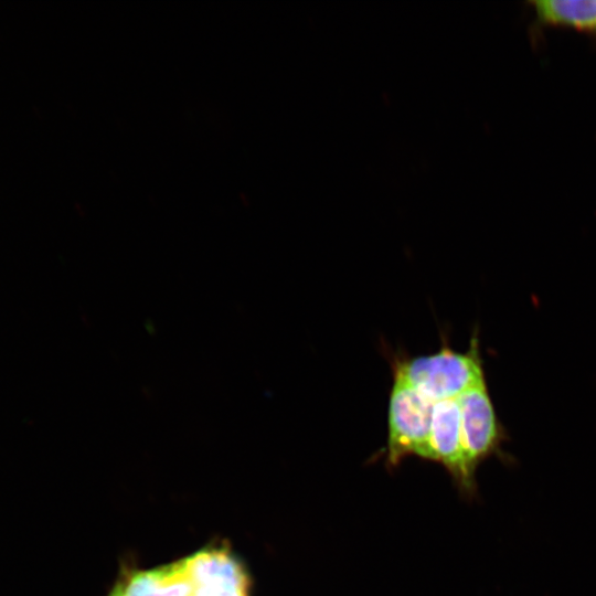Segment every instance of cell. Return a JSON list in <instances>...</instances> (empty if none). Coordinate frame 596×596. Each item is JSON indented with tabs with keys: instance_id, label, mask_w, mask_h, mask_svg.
Segmentation results:
<instances>
[{
	"instance_id": "ba28073f",
	"label": "cell",
	"mask_w": 596,
	"mask_h": 596,
	"mask_svg": "<svg viewBox=\"0 0 596 596\" xmlns=\"http://www.w3.org/2000/svg\"><path fill=\"white\" fill-rule=\"evenodd\" d=\"M196 596H247L246 587L219 585L195 588Z\"/></svg>"
},
{
	"instance_id": "7a4b0ae2",
	"label": "cell",
	"mask_w": 596,
	"mask_h": 596,
	"mask_svg": "<svg viewBox=\"0 0 596 596\" xmlns=\"http://www.w3.org/2000/svg\"><path fill=\"white\" fill-rule=\"evenodd\" d=\"M434 402L424 397L397 374L389 398L385 462L395 468L409 455L430 460Z\"/></svg>"
},
{
	"instance_id": "277c9868",
	"label": "cell",
	"mask_w": 596,
	"mask_h": 596,
	"mask_svg": "<svg viewBox=\"0 0 596 596\" xmlns=\"http://www.w3.org/2000/svg\"><path fill=\"white\" fill-rule=\"evenodd\" d=\"M430 453V460L447 469L462 493L475 494L476 481L468 469L462 447L457 398L434 403Z\"/></svg>"
},
{
	"instance_id": "6da1fadb",
	"label": "cell",
	"mask_w": 596,
	"mask_h": 596,
	"mask_svg": "<svg viewBox=\"0 0 596 596\" xmlns=\"http://www.w3.org/2000/svg\"><path fill=\"white\" fill-rule=\"evenodd\" d=\"M428 355L393 358V374L401 376L432 402L456 400L468 389L486 381L477 334L466 352L453 350L448 342Z\"/></svg>"
},
{
	"instance_id": "3957f363",
	"label": "cell",
	"mask_w": 596,
	"mask_h": 596,
	"mask_svg": "<svg viewBox=\"0 0 596 596\" xmlns=\"http://www.w3.org/2000/svg\"><path fill=\"white\" fill-rule=\"evenodd\" d=\"M457 403L466 461L475 476L483 460L493 455L503 456L501 446L508 435L497 415L486 381L464 392Z\"/></svg>"
},
{
	"instance_id": "9c48e42d",
	"label": "cell",
	"mask_w": 596,
	"mask_h": 596,
	"mask_svg": "<svg viewBox=\"0 0 596 596\" xmlns=\"http://www.w3.org/2000/svg\"><path fill=\"white\" fill-rule=\"evenodd\" d=\"M109 596H127L126 588H125V583H118L114 587V589L111 590Z\"/></svg>"
},
{
	"instance_id": "8992f818",
	"label": "cell",
	"mask_w": 596,
	"mask_h": 596,
	"mask_svg": "<svg viewBox=\"0 0 596 596\" xmlns=\"http://www.w3.org/2000/svg\"><path fill=\"white\" fill-rule=\"evenodd\" d=\"M127 596H191L195 592L185 558L137 572L125 583Z\"/></svg>"
},
{
	"instance_id": "30bf717a",
	"label": "cell",
	"mask_w": 596,
	"mask_h": 596,
	"mask_svg": "<svg viewBox=\"0 0 596 596\" xmlns=\"http://www.w3.org/2000/svg\"><path fill=\"white\" fill-rule=\"evenodd\" d=\"M191 596H196V595H195V593H194V594H193V595H191Z\"/></svg>"
},
{
	"instance_id": "52a82bcc",
	"label": "cell",
	"mask_w": 596,
	"mask_h": 596,
	"mask_svg": "<svg viewBox=\"0 0 596 596\" xmlns=\"http://www.w3.org/2000/svg\"><path fill=\"white\" fill-rule=\"evenodd\" d=\"M534 26H572L596 38V0H533Z\"/></svg>"
},
{
	"instance_id": "5b68a950",
	"label": "cell",
	"mask_w": 596,
	"mask_h": 596,
	"mask_svg": "<svg viewBox=\"0 0 596 596\" xmlns=\"http://www.w3.org/2000/svg\"><path fill=\"white\" fill-rule=\"evenodd\" d=\"M187 570L194 587L233 585L248 586L241 563L225 547H210L185 558Z\"/></svg>"
}]
</instances>
